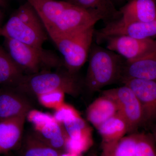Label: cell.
<instances>
[{
  "mask_svg": "<svg viewBox=\"0 0 156 156\" xmlns=\"http://www.w3.org/2000/svg\"><path fill=\"white\" fill-rule=\"evenodd\" d=\"M36 10L50 38L83 30L103 19L96 10L80 8L65 1L40 0Z\"/></svg>",
  "mask_w": 156,
  "mask_h": 156,
  "instance_id": "cell-1",
  "label": "cell"
},
{
  "mask_svg": "<svg viewBox=\"0 0 156 156\" xmlns=\"http://www.w3.org/2000/svg\"><path fill=\"white\" fill-rule=\"evenodd\" d=\"M84 82L77 74L71 73L65 68L56 71L43 70L30 75H24L16 88L28 97H37L55 91L76 97L80 94Z\"/></svg>",
  "mask_w": 156,
  "mask_h": 156,
  "instance_id": "cell-2",
  "label": "cell"
},
{
  "mask_svg": "<svg viewBox=\"0 0 156 156\" xmlns=\"http://www.w3.org/2000/svg\"><path fill=\"white\" fill-rule=\"evenodd\" d=\"M113 51L92 43L84 87L90 93L121 81L125 60Z\"/></svg>",
  "mask_w": 156,
  "mask_h": 156,
  "instance_id": "cell-3",
  "label": "cell"
},
{
  "mask_svg": "<svg viewBox=\"0 0 156 156\" xmlns=\"http://www.w3.org/2000/svg\"><path fill=\"white\" fill-rule=\"evenodd\" d=\"M0 37L42 48L48 34L36 11L27 2L20 6L0 28Z\"/></svg>",
  "mask_w": 156,
  "mask_h": 156,
  "instance_id": "cell-4",
  "label": "cell"
},
{
  "mask_svg": "<svg viewBox=\"0 0 156 156\" xmlns=\"http://www.w3.org/2000/svg\"><path fill=\"white\" fill-rule=\"evenodd\" d=\"M5 49L24 75L36 73L43 70L64 68L63 59L56 53L43 48H38L4 38Z\"/></svg>",
  "mask_w": 156,
  "mask_h": 156,
  "instance_id": "cell-5",
  "label": "cell"
},
{
  "mask_svg": "<svg viewBox=\"0 0 156 156\" xmlns=\"http://www.w3.org/2000/svg\"><path fill=\"white\" fill-rule=\"evenodd\" d=\"M94 27L50 38L63 56L65 68L71 73L77 74L89 58L95 36Z\"/></svg>",
  "mask_w": 156,
  "mask_h": 156,
  "instance_id": "cell-6",
  "label": "cell"
},
{
  "mask_svg": "<svg viewBox=\"0 0 156 156\" xmlns=\"http://www.w3.org/2000/svg\"><path fill=\"white\" fill-rule=\"evenodd\" d=\"M113 99L118 108V112L126 120L128 127V134L137 132L144 126L143 112L138 98L131 88L123 86L104 91Z\"/></svg>",
  "mask_w": 156,
  "mask_h": 156,
  "instance_id": "cell-7",
  "label": "cell"
},
{
  "mask_svg": "<svg viewBox=\"0 0 156 156\" xmlns=\"http://www.w3.org/2000/svg\"><path fill=\"white\" fill-rule=\"evenodd\" d=\"M106 48L117 53L126 61H134L148 56L156 51V40L140 39L125 35L110 36L102 40Z\"/></svg>",
  "mask_w": 156,
  "mask_h": 156,
  "instance_id": "cell-8",
  "label": "cell"
},
{
  "mask_svg": "<svg viewBox=\"0 0 156 156\" xmlns=\"http://www.w3.org/2000/svg\"><path fill=\"white\" fill-rule=\"evenodd\" d=\"M125 35L140 39H154L156 37V19L148 22L125 23L117 20L106 24L100 30L95 31L97 43L110 36Z\"/></svg>",
  "mask_w": 156,
  "mask_h": 156,
  "instance_id": "cell-9",
  "label": "cell"
},
{
  "mask_svg": "<svg viewBox=\"0 0 156 156\" xmlns=\"http://www.w3.org/2000/svg\"><path fill=\"white\" fill-rule=\"evenodd\" d=\"M121 83L135 93L142 107L144 126L151 128L156 124V80L132 79Z\"/></svg>",
  "mask_w": 156,
  "mask_h": 156,
  "instance_id": "cell-10",
  "label": "cell"
},
{
  "mask_svg": "<svg viewBox=\"0 0 156 156\" xmlns=\"http://www.w3.org/2000/svg\"><path fill=\"white\" fill-rule=\"evenodd\" d=\"M67 133L66 152L80 155L93 143L92 129L80 115L62 124Z\"/></svg>",
  "mask_w": 156,
  "mask_h": 156,
  "instance_id": "cell-11",
  "label": "cell"
},
{
  "mask_svg": "<svg viewBox=\"0 0 156 156\" xmlns=\"http://www.w3.org/2000/svg\"><path fill=\"white\" fill-rule=\"evenodd\" d=\"M28 97L15 87H0V121L27 115L33 109Z\"/></svg>",
  "mask_w": 156,
  "mask_h": 156,
  "instance_id": "cell-12",
  "label": "cell"
},
{
  "mask_svg": "<svg viewBox=\"0 0 156 156\" xmlns=\"http://www.w3.org/2000/svg\"><path fill=\"white\" fill-rule=\"evenodd\" d=\"M27 115L0 121V154L9 153L19 147L23 137Z\"/></svg>",
  "mask_w": 156,
  "mask_h": 156,
  "instance_id": "cell-13",
  "label": "cell"
},
{
  "mask_svg": "<svg viewBox=\"0 0 156 156\" xmlns=\"http://www.w3.org/2000/svg\"><path fill=\"white\" fill-rule=\"evenodd\" d=\"M119 11L121 18L118 20L121 22H148L156 19V1L129 0Z\"/></svg>",
  "mask_w": 156,
  "mask_h": 156,
  "instance_id": "cell-14",
  "label": "cell"
},
{
  "mask_svg": "<svg viewBox=\"0 0 156 156\" xmlns=\"http://www.w3.org/2000/svg\"><path fill=\"white\" fill-rule=\"evenodd\" d=\"M132 79L156 80V51L134 61L125 60L120 82Z\"/></svg>",
  "mask_w": 156,
  "mask_h": 156,
  "instance_id": "cell-15",
  "label": "cell"
},
{
  "mask_svg": "<svg viewBox=\"0 0 156 156\" xmlns=\"http://www.w3.org/2000/svg\"><path fill=\"white\" fill-rule=\"evenodd\" d=\"M32 134L46 145L62 153H66L68 136L62 124L56 120L41 128L34 129Z\"/></svg>",
  "mask_w": 156,
  "mask_h": 156,
  "instance_id": "cell-16",
  "label": "cell"
},
{
  "mask_svg": "<svg viewBox=\"0 0 156 156\" xmlns=\"http://www.w3.org/2000/svg\"><path fill=\"white\" fill-rule=\"evenodd\" d=\"M118 112V108L113 99L102 92L101 96L89 105L86 114L88 121L97 129Z\"/></svg>",
  "mask_w": 156,
  "mask_h": 156,
  "instance_id": "cell-17",
  "label": "cell"
},
{
  "mask_svg": "<svg viewBox=\"0 0 156 156\" xmlns=\"http://www.w3.org/2000/svg\"><path fill=\"white\" fill-rule=\"evenodd\" d=\"M16 150V156H63L64 153L46 145L31 132L23 136L20 145Z\"/></svg>",
  "mask_w": 156,
  "mask_h": 156,
  "instance_id": "cell-18",
  "label": "cell"
},
{
  "mask_svg": "<svg viewBox=\"0 0 156 156\" xmlns=\"http://www.w3.org/2000/svg\"><path fill=\"white\" fill-rule=\"evenodd\" d=\"M23 75L5 48L0 46V87H16Z\"/></svg>",
  "mask_w": 156,
  "mask_h": 156,
  "instance_id": "cell-19",
  "label": "cell"
},
{
  "mask_svg": "<svg viewBox=\"0 0 156 156\" xmlns=\"http://www.w3.org/2000/svg\"><path fill=\"white\" fill-rule=\"evenodd\" d=\"M97 130L101 136L102 143L116 141L128 134V124L118 112L102 123Z\"/></svg>",
  "mask_w": 156,
  "mask_h": 156,
  "instance_id": "cell-20",
  "label": "cell"
},
{
  "mask_svg": "<svg viewBox=\"0 0 156 156\" xmlns=\"http://www.w3.org/2000/svg\"><path fill=\"white\" fill-rule=\"evenodd\" d=\"M65 1L83 9L96 10L101 14L105 25L121 18L119 11L116 9L112 0H66Z\"/></svg>",
  "mask_w": 156,
  "mask_h": 156,
  "instance_id": "cell-21",
  "label": "cell"
},
{
  "mask_svg": "<svg viewBox=\"0 0 156 156\" xmlns=\"http://www.w3.org/2000/svg\"><path fill=\"white\" fill-rule=\"evenodd\" d=\"M136 143V132L128 134L116 141L102 143L100 156H135Z\"/></svg>",
  "mask_w": 156,
  "mask_h": 156,
  "instance_id": "cell-22",
  "label": "cell"
},
{
  "mask_svg": "<svg viewBox=\"0 0 156 156\" xmlns=\"http://www.w3.org/2000/svg\"><path fill=\"white\" fill-rule=\"evenodd\" d=\"M135 156H156V143L151 133L136 132Z\"/></svg>",
  "mask_w": 156,
  "mask_h": 156,
  "instance_id": "cell-23",
  "label": "cell"
},
{
  "mask_svg": "<svg viewBox=\"0 0 156 156\" xmlns=\"http://www.w3.org/2000/svg\"><path fill=\"white\" fill-rule=\"evenodd\" d=\"M65 93L61 91H55L37 96L41 105L47 108L56 110L64 103Z\"/></svg>",
  "mask_w": 156,
  "mask_h": 156,
  "instance_id": "cell-24",
  "label": "cell"
},
{
  "mask_svg": "<svg viewBox=\"0 0 156 156\" xmlns=\"http://www.w3.org/2000/svg\"><path fill=\"white\" fill-rule=\"evenodd\" d=\"M29 122L32 124L34 129H37L43 127L55 120L53 115L50 114L32 109L27 115Z\"/></svg>",
  "mask_w": 156,
  "mask_h": 156,
  "instance_id": "cell-25",
  "label": "cell"
},
{
  "mask_svg": "<svg viewBox=\"0 0 156 156\" xmlns=\"http://www.w3.org/2000/svg\"><path fill=\"white\" fill-rule=\"evenodd\" d=\"M55 111L54 118L57 122L62 125L65 122L80 115L74 107L65 102Z\"/></svg>",
  "mask_w": 156,
  "mask_h": 156,
  "instance_id": "cell-26",
  "label": "cell"
},
{
  "mask_svg": "<svg viewBox=\"0 0 156 156\" xmlns=\"http://www.w3.org/2000/svg\"><path fill=\"white\" fill-rule=\"evenodd\" d=\"M151 128V133L152 134L156 143V124L152 126Z\"/></svg>",
  "mask_w": 156,
  "mask_h": 156,
  "instance_id": "cell-27",
  "label": "cell"
},
{
  "mask_svg": "<svg viewBox=\"0 0 156 156\" xmlns=\"http://www.w3.org/2000/svg\"><path fill=\"white\" fill-rule=\"evenodd\" d=\"M7 6V0H0V7L5 8Z\"/></svg>",
  "mask_w": 156,
  "mask_h": 156,
  "instance_id": "cell-28",
  "label": "cell"
},
{
  "mask_svg": "<svg viewBox=\"0 0 156 156\" xmlns=\"http://www.w3.org/2000/svg\"><path fill=\"white\" fill-rule=\"evenodd\" d=\"M3 18V15L2 13L0 10V28L2 27V20Z\"/></svg>",
  "mask_w": 156,
  "mask_h": 156,
  "instance_id": "cell-29",
  "label": "cell"
},
{
  "mask_svg": "<svg viewBox=\"0 0 156 156\" xmlns=\"http://www.w3.org/2000/svg\"><path fill=\"white\" fill-rule=\"evenodd\" d=\"M87 156H97V155L95 154H90L88 155Z\"/></svg>",
  "mask_w": 156,
  "mask_h": 156,
  "instance_id": "cell-30",
  "label": "cell"
},
{
  "mask_svg": "<svg viewBox=\"0 0 156 156\" xmlns=\"http://www.w3.org/2000/svg\"><path fill=\"white\" fill-rule=\"evenodd\" d=\"M117 1H119V2H122V1H124V0H116Z\"/></svg>",
  "mask_w": 156,
  "mask_h": 156,
  "instance_id": "cell-31",
  "label": "cell"
},
{
  "mask_svg": "<svg viewBox=\"0 0 156 156\" xmlns=\"http://www.w3.org/2000/svg\"><path fill=\"white\" fill-rule=\"evenodd\" d=\"M155 1H156V0H155Z\"/></svg>",
  "mask_w": 156,
  "mask_h": 156,
  "instance_id": "cell-32",
  "label": "cell"
}]
</instances>
